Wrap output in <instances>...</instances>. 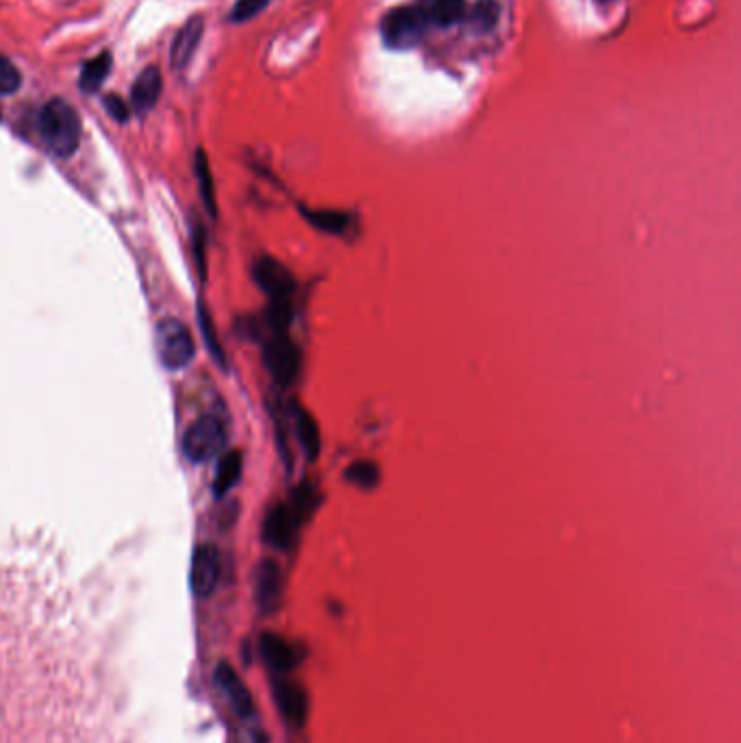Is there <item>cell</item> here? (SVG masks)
<instances>
[{"instance_id":"52a82bcc","label":"cell","mask_w":741,"mask_h":743,"mask_svg":"<svg viewBox=\"0 0 741 743\" xmlns=\"http://www.w3.org/2000/svg\"><path fill=\"white\" fill-rule=\"evenodd\" d=\"M220 581V552L211 544H200L192 557L190 585L196 598H209Z\"/></svg>"},{"instance_id":"f1b7e54d","label":"cell","mask_w":741,"mask_h":743,"mask_svg":"<svg viewBox=\"0 0 741 743\" xmlns=\"http://www.w3.org/2000/svg\"><path fill=\"white\" fill-rule=\"evenodd\" d=\"M598 3H602V5H609V3H613V0H598Z\"/></svg>"},{"instance_id":"d4e9b609","label":"cell","mask_w":741,"mask_h":743,"mask_svg":"<svg viewBox=\"0 0 741 743\" xmlns=\"http://www.w3.org/2000/svg\"><path fill=\"white\" fill-rule=\"evenodd\" d=\"M22 85V74L7 57L0 55V94H16Z\"/></svg>"},{"instance_id":"83f0119b","label":"cell","mask_w":741,"mask_h":743,"mask_svg":"<svg viewBox=\"0 0 741 743\" xmlns=\"http://www.w3.org/2000/svg\"><path fill=\"white\" fill-rule=\"evenodd\" d=\"M198 318H200V326H203V333L207 335V344L213 350V355H216L218 359H222V350H220V346L216 342V333H213V324H211V320H209V316H207L203 307L198 309Z\"/></svg>"},{"instance_id":"d6986e66","label":"cell","mask_w":741,"mask_h":743,"mask_svg":"<svg viewBox=\"0 0 741 743\" xmlns=\"http://www.w3.org/2000/svg\"><path fill=\"white\" fill-rule=\"evenodd\" d=\"M194 172H196V179H198V190H200V198H203V205H205L207 213H211V216L216 218V213H218L216 187H213V174H211V166H209V159L205 155V150H198V153H196Z\"/></svg>"},{"instance_id":"277c9868","label":"cell","mask_w":741,"mask_h":743,"mask_svg":"<svg viewBox=\"0 0 741 743\" xmlns=\"http://www.w3.org/2000/svg\"><path fill=\"white\" fill-rule=\"evenodd\" d=\"M157 352L163 368L172 372L187 368L194 361L196 344L190 329L174 318H166L157 326Z\"/></svg>"},{"instance_id":"cb8c5ba5","label":"cell","mask_w":741,"mask_h":743,"mask_svg":"<svg viewBox=\"0 0 741 743\" xmlns=\"http://www.w3.org/2000/svg\"><path fill=\"white\" fill-rule=\"evenodd\" d=\"M268 322L274 333H287L292 324V305L290 300H272L268 309Z\"/></svg>"},{"instance_id":"4316f807","label":"cell","mask_w":741,"mask_h":743,"mask_svg":"<svg viewBox=\"0 0 741 743\" xmlns=\"http://www.w3.org/2000/svg\"><path fill=\"white\" fill-rule=\"evenodd\" d=\"M105 107H107V111H109L111 116L116 118L118 122H127V120H129V105L124 103V100H122L120 96H116V94L107 96Z\"/></svg>"},{"instance_id":"5bb4252c","label":"cell","mask_w":741,"mask_h":743,"mask_svg":"<svg viewBox=\"0 0 741 743\" xmlns=\"http://www.w3.org/2000/svg\"><path fill=\"white\" fill-rule=\"evenodd\" d=\"M303 211V218L326 235H337V237H346L350 231L355 229V218L350 213L344 211H333V209H300Z\"/></svg>"},{"instance_id":"f546056e","label":"cell","mask_w":741,"mask_h":743,"mask_svg":"<svg viewBox=\"0 0 741 743\" xmlns=\"http://www.w3.org/2000/svg\"><path fill=\"white\" fill-rule=\"evenodd\" d=\"M424 3H429V5H431V3H433V0H424Z\"/></svg>"},{"instance_id":"9a60e30c","label":"cell","mask_w":741,"mask_h":743,"mask_svg":"<svg viewBox=\"0 0 741 743\" xmlns=\"http://www.w3.org/2000/svg\"><path fill=\"white\" fill-rule=\"evenodd\" d=\"M244 470V459L240 450H224L218 457L216 476H213V494L218 498L226 496L229 491L240 483Z\"/></svg>"},{"instance_id":"7402d4cb","label":"cell","mask_w":741,"mask_h":743,"mask_svg":"<svg viewBox=\"0 0 741 743\" xmlns=\"http://www.w3.org/2000/svg\"><path fill=\"white\" fill-rule=\"evenodd\" d=\"M500 20V7L496 0H479L468 14V24L474 33H489Z\"/></svg>"},{"instance_id":"4fadbf2b","label":"cell","mask_w":741,"mask_h":743,"mask_svg":"<svg viewBox=\"0 0 741 743\" xmlns=\"http://www.w3.org/2000/svg\"><path fill=\"white\" fill-rule=\"evenodd\" d=\"M261 654H263V661H266V665L276 676L290 674L298 663L296 648L290 644V641L276 633L261 635Z\"/></svg>"},{"instance_id":"603a6c76","label":"cell","mask_w":741,"mask_h":743,"mask_svg":"<svg viewBox=\"0 0 741 743\" xmlns=\"http://www.w3.org/2000/svg\"><path fill=\"white\" fill-rule=\"evenodd\" d=\"M344 476L350 485H355L359 489H374L381 481V470L379 465L372 461H355L348 465Z\"/></svg>"},{"instance_id":"44dd1931","label":"cell","mask_w":741,"mask_h":743,"mask_svg":"<svg viewBox=\"0 0 741 743\" xmlns=\"http://www.w3.org/2000/svg\"><path fill=\"white\" fill-rule=\"evenodd\" d=\"M429 18L437 27H452V24L466 18V3L463 0H433L426 11Z\"/></svg>"},{"instance_id":"5b68a950","label":"cell","mask_w":741,"mask_h":743,"mask_svg":"<svg viewBox=\"0 0 741 743\" xmlns=\"http://www.w3.org/2000/svg\"><path fill=\"white\" fill-rule=\"evenodd\" d=\"M263 363L276 385L290 387L303 370V352L287 333H274L263 348Z\"/></svg>"},{"instance_id":"9c48e42d","label":"cell","mask_w":741,"mask_h":743,"mask_svg":"<svg viewBox=\"0 0 741 743\" xmlns=\"http://www.w3.org/2000/svg\"><path fill=\"white\" fill-rule=\"evenodd\" d=\"M283 598V572L279 563L266 559L257 565L255 572V600L263 615H272L281 607Z\"/></svg>"},{"instance_id":"484cf974","label":"cell","mask_w":741,"mask_h":743,"mask_svg":"<svg viewBox=\"0 0 741 743\" xmlns=\"http://www.w3.org/2000/svg\"><path fill=\"white\" fill-rule=\"evenodd\" d=\"M270 0H237L231 11V20L233 22H246L250 18H255L261 14L263 9L268 7Z\"/></svg>"},{"instance_id":"8992f818","label":"cell","mask_w":741,"mask_h":743,"mask_svg":"<svg viewBox=\"0 0 741 743\" xmlns=\"http://www.w3.org/2000/svg\"><path fill=\"white\" fill-rule=\"evenodd\" d=\"M253 276L261 292L270 300H290L296 292L294 274L274 257H259L253 266Z\"/></svg>"},{"instance_id":"ffe728a7","label":"cell","mask_w":741,"mask_h":743,"mask_svg":"<svg viewBox=\"0 0 741 743\" xmlns=\"http://www.w3.org/2000/svg\"><path fill=\"white\" fill-rule=\"evenodd\" d=\"M111 64H113V59H111L109 53H100L94 59L87 61V64L81 70V79H79L81 90L83 92L100 90V85H103L105 79L109 77Z\"/></svg>"},{"instance_id":"30bf717a","label":"cell","mask_w":741,"mask_h":743,"mask_svg":"<svg viewBox=\"0 0 741 743\" xmlns=\"http://www.w3.org/2000/svg\"><path fill=\"white\" fill-rule=\"evenodd\" d=\"M300 520L285 505H274L263 520V539L276 550H290L298 537Z\"/></svg>"},{"instance_id":"e0dca14e","label":"cell","mask_w":741,"mask_h":743,"mask_svg":"<svg viewBox=\"0 0 741 743\" xmlns=\"http://www.w3.org/2000/svg\"><path fill=\"white\" fill-rule=\"evenodd\" d=\"M294 422H296V437H298L300 450L305 452V457L309 461H316L322 452V433H320L316 418H313L309 411L298 409Z\"/></svg>"},{"instance_id":"2e32d148","label":"cell","mask_w":741,"mask_h":743,"mask_svg":"<svg viewBox=\"0 0 741 743\" xmlns=\"http://www.w3.org/2000/svg\"><path fill=\"white\" fill-rule=\"evenodd\" d=\"M161 72L159 68L150 66L146 68L140 77L135 79L133 90H131V105L135 111H148L157 105V100L161 96Z\"/></svg>"},{"instance_id":"8fae6325","label":"cell","mask_w":741,"mask_h":743,"mask_svg":"<svg viewBox=\"0 0 741 743\" xmlns=\"http://www.w3.org/2000/svg\"><path fill=\"white\" fill-rule=\"evenodd\" d=\"M216 683L224 694L226 702L231 704L233 711L240 717H250L255 711L253 696H250L248 687L229 663H220L216 670Z\"/></svg>"},{"instance_id":"3957f363","label":"cell","mask_w":741,"mask_h":743,"mask_svg":"<svg viewBox=\"0 0 741 743\" xmlns=\"http://www.w3.org/2000/svg\"><path fill=\"white\" fill-rule=\"evenodd\" d=\"M224 450L226 428L213 415H205V418L196 420L183 435V455L190 463H209L211 459L220 457Z\"/></svg>"},{"instance_id":"7c38bea8","label":"cell","mask_w":741,"mask_h":743,"mask_svg":"<svg viewBox=\"0 0 741 743\" xmlns=\"http://www.w3.org/2000/svg\"><path fill=\"white\" fill-rule=\"evenodd\" d=\"M203 33H205V20L200 16H194L183 24L170 48L172 68H177V70L187 68V64H190L196 53L200 40H203Z\"/></svg>"},{"instance_id":"7a4b0ae2","label":"cell","mask_w":741,"mask_h":743,"mask_svg":"<svg viewBox=\"0 0 741 743\" xmlns=\"http://www.w3.org/2000/svg\"><path fill=\"white\" fill-rule=\"evenodd\" d=\"M426 24H429V18L422 7L405 5L389 9L381 20V37L389 48L409 50L422 42Z\"/></svg>"},{"instance_id":"ba28073f","label":"cell","mask_w":741,"mask_h":743,"mask_svg":"<svg viewBox=\"0 0 741 743\" xmlns=\"http://www.w3.org/2000/svg\"><path fill=\"white\" fill-rule=\"evenodd\" d=\"M272 691H274L276 707H279L283 720L287 724H292L294 728L303 726L305 720H307V707H309L305 689L300 687L298 683H294V680H290V678L274 676Z\"/></svg>"},{"instance_id":"ac0fdd59","label":"cell","mask_w":741,"mask_h":743,"mask_svg":"<svg viewBox=\"0 0 741 743\" xmlns=\"http://www.w3.org/2000/svg\"><path fill=\"white\" fill-rule=\"evenodd\" d=\"M320 502H322L320 489L313 483L305 481V483H300L298 487H294L292 498H290V502H287V507L292 509V513L300 520V524H303L305 520L311 518L313 513L318 511Z\"/></svg>"},{"instance_id":"6da1fadb","label":"cell","mask_w":741,"mask_h":743,"mask_svg":"<svg viewBox=\"0 0 741 743\" xmlns=\"http://www.w3.org/2000/svg\"><path fill=\"white\" fill-rule=\"evenodd\" d=\"M37 127H40L44 144L53 150L57 157H72L79 150L81 118L66 100L61 98L48 100L40 111Z\"/></svg>"}]
</instances>
